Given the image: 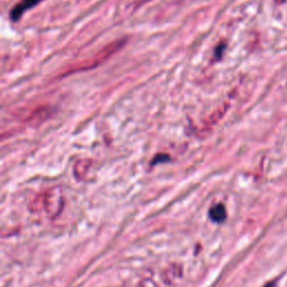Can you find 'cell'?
<instances>
[{
	"mask_svg": "<svg viewBox=\"0 0 287 287\" xmlns=\"http://www.w3.org/2000/svg\"><path fill=\"white\" fill-rule=\"evenodd\" d=\"M39 1L40 0H21L20 2H18L16 6L11 9L10 11L11 20L12 21L19 20L21 16L24 15L27 10H29L30 8L36 6Z\"/></svg>",
	"mask_w": 287,
	"mask_h": 287,
	"instance_id": "obj_1",
	"label": "cell"
},
{
	"mask_svg": "<svg viewBox=\"0 0 287 287\" xmlns=\"http://www.w3.org/2000/svg\"><path fill=\"white\" fill-rule=\"evenodd\" d=\"M209 217L213 222H217V223L223 222L224 220L227 219L226 206L221 203L213 205L209 211Z\"/></svg>",
	"mask_w": 287,
	"mask_h": 287,
	"instance_id": "obj_2",
	"label": "cell"
},
{
	"mask_svg": "<svg viewBox=\"0 0 287 287\" xmlns=\"http://www.w3.org/2000/svg\"><path fill=\"white\" fill-rule=\"evenodd\" d=\"M167 160H169V157L167 155H157L154 158V160L151 161V164L155 165L157 163H164V161H167Z\"/></svg>",
	"mask_w": 287,
	"mask_h": 287,
	"instance_id": "obj_3",
	"label": "cell"
},
{
	"mask_svg": "<svg viewBox=\"0 0 287 287\" xmlns=\"http://www.w3.org/2000/svg\"><path fill=\"white\" fill-rule=\"evenodd\" d=\"M264 287H276V282H271L268 283V284L265 285Z\"/></svg>",
	"mask_w": 287,
	"mask_h": 287,
	"instance_id": "obj_4",
	"label": "cell"
}]
</instances>
